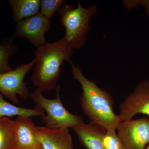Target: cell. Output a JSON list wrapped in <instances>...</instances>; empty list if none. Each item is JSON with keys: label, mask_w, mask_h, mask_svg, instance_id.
<instances>
[{"label": "cell", "mask_w": 149, "mask_h": 149, "mask_svg": "<svg viewBox=\"0 0 149 149\" xmlns=\"http://www.w3.org/2000/svg\"><path fill=\"white\" fill-rule=\"evenodd\" d=\"M139 0L123 1L122 2L123 6L129 10L137 9L139 6Z\"/></svg>", "instance_id": "ac0fdd59"}, {"label": "cell", "mask_w": 149, "mask_h": 149, "mask_svg": "<svg viewBox=\"0 0 149 149\" xmlns=\"http://www.w3.org/2000/svg\"><path fill=\"white\" fill-rule=\"evenodd\" d=\"M118 134L125 149H145L149 144V117L123 121Z\"/></svg>", "instance_id": "8992f818"}, {"label": "cell", "mask_w": 149, "mask_h": 149, "mask_svg": "<svg viewBox=\"0 0 149 149\" xmlns=\"http://www.w3.org/2000/svg\"><path fill=\"white\" fill-rule=\"evenodd\" d=\"M145 149H149V144L148 146H147L146 148Z\"/></svg>", "instance_id": "ffe728a7"}, {"label": "cell", "mask_w": 149, "mask_h": 149, "mask_svg": "<svg viewBox=\"0 0 149 149\" xmlns=\"http://www.w3.org/2000/svg\"><path fill=\"white\" fill-rule=\"evenodd\" d=\"M69 63L72 77L81 85L80 104L91 122L106 130H117L122 121L120 116L114 113L113 100L110 94L99 88L94 81L88 80L72 61Z\"/></svg>", "instance_id": "6da1fadb"}, {"label": "cell", "mask_w": 149, "mask_h": 149, "mask_svg": "<svg viewBox=\"0 0 149 149\" xmlns=\"http://www.w3.org/2000/svg\"><path fill=\"white\" fill-rule=\"evenodd\" d=\"M139 6L144 8L145 13L149 17V0H139Z\"/></svg>", "instance_id": "d6986e66"}, {"label": "cell", "mask_w": 149, "mask_h": 149, "mask_svg": "<svg viewBox=\"0 0 149 149\" xmlns=\"http://www.w3.org/2000/svg\"><path fill=\"white\" fill-rule=\"evenodd\" d=\"M37 126L31 117H17L15 120L12 149H42L38 138Z\"/></svg>", "instance_id": "9c48e42d"}, {"label": "cell", "mask_w": 149, "mask_h": 149, "mask_svg": "<svg viewBox=\"0 0 149 149\" xmlns=\"http://www.w3.org/2000/svg\"><path fill=\"white\" fill-rule=\"evenodd\" d=\"M55 90L56 95L54 99L47 98L43 95L42 91L37 88L29 94V97L35 107L46 112V114L41 117L45 127L51 130H61L72 128L85 123L82 116L72 114L63 106L61 99L60 85H57Z\"/></svg>", "instance_id": "277c9868"}, {"label": "cell", "mask_w": 149, "mask_h": 149, "mask_svg": "<svg viewBox=\"0 0 149 149\" xmlns=\"http://www.w3.org/2000/svg\"><path fill=\"white\" fill-rule=\"evenodd\" d=\"M9 5L13 10V19L19 21L40 13V0H9Z\"/></svg>", "instance_id": "7c38bea8"}, {"label": "cell", "mask_w": 149, "mask_h": 149, "mask_svg": "<svg viewBox=\"0 0 149 149\" xmlns=\"http://www.w3.org/2000/svg\"><path fill=\"white\" fill-rule=\"evenodd\" d=\"M51 24L50 19L40 12L17 22L14 35L16 37L27 39L38 47L47 42L45 35L50 29Z\"/></svg>", "instance_id": "ba28073f"}, {"label": "cell", "mask_w": 149, "mask_h": 149, "mask_svg": "<svg viewBox=\"0 0 149 149\" xmlns=\"http://www.w3.org/2000/svg\"><path fill=\"white\" fill-rule=\"evenodd\" d=\"M35 64L34 58L29 63L21 64L10 71L0 73V93L15 104L19 102L18 96L27 100L30 93L24 77Z\"/></svg>", "instance_id": "5b68a950"}, {"label": "cell", "mask_w": 149, "mask_h": 149, "mask_svg": "<svg viewBox=\"0 0 149 149\" xmlns=\"http://www.w3.org/2000/svg\"><path fill=\"white\" fill-rule=\"evenodd\" d=\"M37 129L42 149H74L68 128L55 130L37 126Z\"/></svg>", "instance_id": "30bf717a"}, {"label": "cell", "mask_w": 149, "mask_h": 149, "mask_svg": "<svg viewBox=\"0 0 149 149\" xmlns=\"http://www.w3.org/2000/svg\"><path fill=\"white\" fill-rule=\"evenodd\" d=\"M65 3L66 1L64 0H42L40 3V12L50 19Z\"/></svg>", "instance_id": "2e32d148"}, {"label": "cell", "mask_w": 149, "mask_h": 149, "mask_svg": "<svg viewBox=\"0 0 149 149\" xmlns=\"http://www.w3.org/2000/svg\"><path fill=\"white\" fill-rule=\"evenodd\" d=\"M97 12L96 5L86 8L79 1L76 8L66 4L61 8L58 13L60 23L65 30L63 37L72 49H79L86 45L91 29L90 19Z\"/></svg>", "instance_id": "3957f363"}, {"label": "cell", "mask_w": 149, "mask_h": 149, "mask_svg": "<svg viewBox=\"0 0 149 149\" xmlns=\"http://www.w3.org/2000/svg\"><path fill=\"white\" fill-rule=\"evenodd\" d=\"M45 114L42 109L36 107L34 109H28L16 106L6 100L0 93V119L4 117L10 118L16 116L42 117Z\"/></svg>", "instance_id": "4fadbf2b"}, {"label": "cell", "mask_w": 149, "mask_h": 149, "mask_svg": "<svg viewBox=\"0 0 149 149\" xmlns=\"http://www.w3.org/2000/svg\"><path fill=\"white\" fill-rule=\"evenodd\" d=\"M121 121L132 120L139 114L149 117V80L141 81L119 106Z\"/></svg>", "instance_id": "52a82bcc"}, {"label": "cell", "mask_w": 149, "mask_h": 149, "mask_svg": "<svg viewBox=\"0 0 149 149\" xmlns=\"http://www.w3.org/2000/svg\"><path fill=\"white\" fill-rule=\"evenodd\" d=\"M15 38L13 35L0 41V73L13 69L9 63V59L18 51V47L14 42Z\"/></svg>", "instance_id": "5bb4252c"}, {"label": "cell", "mask_w": 149, "mask_h": 149, "mask_svg": "<svg viewBox=\"0 0 149 149\" xmlns=\"http://www.w3.org/2000/svg\"><path fill=\"white\" fill-rule=\"evenodd\" d=\"M82 145L87 149H105L103 137L106 130L96 123H83L72 128Z\"/></svg>", "instance_id": "8fae6325"}, {"label": "cell", "mask_w": 149, "mask_h": 149, "mask_svg": "<svg viewBox=\"0 0 149 149\" xmlns=\"http://www.w3.org/2000/svg\"><path fill=\"white\" fill-rule=\"evenodd\" d=\"M102 142L105 149H125L116 130H106L103 137Z\"/></svg>", "instance_id": "e0dca14e"}, {"label": "cell", "mask_w": 149, "mask_h": 149, "mask_svg": "<svg viewBox=\"0 0 149 149\" xmlns=\"http://www.w3.org/2000/svg\"><path fill=\"white\" fill-rule=\"evenodd\" d=\"M15 120L9 118L0 119V149H12L14 136Z\"/></svg>", "instance_id": "9a60e30c"}, {"label": "cell", "mask_w": 149, "mask_h": 149, "mask_svg": "<svg viewBox=\"0 0 149 149\" xmlns=\"http://www.w3.org/2000/svg\"><path fill=\"white\" fill-rule=\"evenodd\" d=\"M74 53L64 37L37 47L31 78L33 85L42 92L55 89L61 75L62 65L65 61H71Z\"/></svg>", "instance_id": "7a4b0ae2"}]
</instances>
